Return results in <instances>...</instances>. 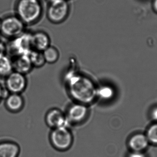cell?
Instances as JSON below:
<instances>
[{
    "label": "cell",
    "mask_w": 157,
    "mask_h": 157,
    "mask_svg": "<svg viewBox=\"0 0 157 157\" xmlns=\"http://www.w3.org/2000/svg\"><path fill=\"white\" fill-rule=\"evenodd\" d=\"M26 85L25 75L15 71L7 76L6 81V88L12 94L21 93L25 90Z\"/></svg>",
    "instance_id": "7"
},
{
    "label": "cell",
    "mask_w": 157,
    "mask_h": 157,
    "mask_svg": "<svg viewBox=\"0 0 157 157\" xmlns=\"http://www.w3.org/2000/svg\"><path fill=\"white\" fill-rule=\"evenodd\" d=\"M88 112V108L86 105L77 102L69 108L66 118L70 122L80 123L87 117Z\"/></svg>",
    "instance_id": "8"
},
{
    "label": "cell",
    "mask_w": 157,
    "mask_h": 157,
    "mask_svg": "<svg viewBox=\"0 0 157 157\" xmlns=\"http://www.w3.org/2000/svg\"><path fill=\"white\" fill-rule=\"evenodd\" d=\"M50 39L48 34L38 31L31 35V44L33 49L43 52L49 47Z\"/></svg>",
    "instance_id": "11"
},
{
    "label": "cell",
    "mask_w": 157,
    "mask_h": 157,
    "mask_svg": "<svg viewBox=\"0 0 157 157\" xmlns=\"http://www.w3.org/2000/svg\"><path fill=\"white\" fill-rule=\"evenodd\" d=\"M43 53L46 62L53 64L57 62L59 58V52L55 47L50 46Z\"/></svg>",
    "instance_id": "17"
},
{
    "label": "cell",
    "mask_w": 157,
    "mask_h": 157,
    "mask_svg": "<svg viewBox=\"0 0 157 157\" xmlns=\"http://www.w3.org/2000/svg\"><path fill=\"white\" fill-rule=\"evenodd\" d=\"M114 91L112 88L109 86H102L97 89V96L103 99H110L113 96Z\"/></svg>",
    "instance_id": "19"
},
{
    "label": "cell",
    "mask_w": 157,
    "mask_h": 157,
    "mask_svg": "<svg viewBox=\"0 0 157 157\" xmlns=\"http://www.w3.org/2000/svg\"><path fill=\"white\" fill-rule=\"evenodd\" d=\"M145 135L149 143L157 146V123L149 127Z\"/></svg>",
    "instance_id": "18"
},
{
    "label": "cell",
    "mask_w": 157,
    "mask_h": 157,
    "mask_svg": "<svg viewBox=\"0 0 157 157\" xmlns=\"http://www.w3.org/2000/svg\"><path fill=\"white\" fill-rule=\"evenodd\" d=\"M50 139L52 146L60 151L70 149L73 143L72 134L66 126L52 129Z\"/></svg>",
    "instance_id": "3"
},
{
    "label": "cell",
    "mask_w": 157,
    "mask_h": 157,
    "mask_svg": "<svg viewBox=\"0 0 157 157\" xmlns=\"http://www.w3.org/2000/svg\"><path fill=\"white\" fill-rule=\"evenodd\" d=\"M29 56L32 65L34 67H41L46 63L42 52L32 49L29 54Z\"/></svg>",
    "instance_id": "16"
},
{
    "label": "cell",
    "mask_w": 157,
    "mask_h": 157,
    "mask_svg": "<svg viewBox=\"0 0 157 157\" xmlns=\"http://www.w3.org/2000/svg\"><path fill=\"white\" fill-rule=\"evenodd\" d=\"M6 91L0 85V100L4 96H5Z\"/></svg>",
    "instance_id": "23"
},
{
    "label": "cell",
    "mask_w": 157,
    "mask_h": 157,
    "mask_svg": "<svg viewBox=\"0 0 157 157\" xmlns=\"http://www.w3.org/2000/svg\"><path fill=\"white\" fill-rule=\"evenodd\" d=\"M1 22H2V20H1V19H0V29H1Z\"/></svg>",
    "instance_id": "25"
},
{
    "label": "cell",
    "mask_w": 157,
    "mask_h": 157,
    "mask_svg": "<svg viewBox=\"0 0 157 157\" xmlns=\"http://www.w3.org/2000/svg\"><path fill=\"white\" fill-rule=\"evenodd\" d=\"M25 24L18 17L10 16L2 20L0 31L5 37L14 38L24 33Z\"/></svg>",
    "instance_id": "5"
},
{
    "label": "cell",
    "mask_w": 157,
    "mask_h": 157,
    "mask_svg": "<svg viewBox=\"0 0 157 157\" xmlns=\"http://www.w3.org/2000/svg\"><path fill=\"white\" fill-rule=\"evenodd\" d=\"M19 151V147L14 143L5 142L0 143V157H17Z\"/></svg>",
    "instance_id": "13"
},
{
    "label": "cell",
    "mask_w": 157,
    "mask_h": 157,
    "mask_svg": "<svg viewBox=\"0 0 157 157\" xmlns=\"http://www.w3.org/2000/svg\"><path fill=\"white\" fill-rule=\"evenodd\" d=\"M31 35L24 32L18 37L13 38L9 43L7 49L13 56L29 55L33 49L31 44Z\"/></svg>",
    "instance_id": "4"
},
{
    "label": "cell",
    "mask_w": 157,
    "mask_h": 157,
    "mask_svg": "<svg viewBox=\"0 0 157 157\" xmlns=\"http://www.w3.org/2000/svg\"><path fill=\"white\" fill-rule=\"evenodd\" d=\"M67 77L69 92L74 99L86 105L94 100L97 88L90 79L75 72H69Z\"/></svg>",
    "instance_id": "1"
},
{
    "label": "cell",
    "mask_w": 157,
    "mask_h": 157,
    "mask_svg": "<svg viewBox=\"0 0 157 157\" xmlns=\"http://www.w3.org/2000/svg\"><path fill=\"white\" fill-rule=\"evenodd\" d=\"M6 51H7V46L3 41L0 40V55L5 54Z\"/></svg>",
    "instance_id": "20"
},
{
    "label": "cell",
    "mask_w": 157,
    "mask_h": 157,
    "mask_svg": "<svg viewBox=\"0 0 157 157\" xmlns=\"http://www.w3.org/2000/svg\"><path fill=\"white\" fill-rule=\"evenodd\" d=\"M127 157H146L143 152H132Z\"/></svg>",
    "instance_id": "21"
},
{
    "label": "cell",
    "mask_w": 157,
    "mask_h": 157,
    "mask_svg": "<svg viewBox=\"0 0 157 157\" xmlns=\"http://www.w3.org/2000/svg\"><path fill=\"white\" fill-rule=\"evenodd\" d=\"M12 59L13 70L15 72L25 75L30 72L33 65L29 55H21L14 56Z\"/></svg>",
    "instance_id": "10"
},
{
    "label": "cell",
    "mask_w": 157,
    "mask_h": 157,
    "mask_svg": "<svg viewBox=\"0 0 157 157\" xmlns=\"http://www.w3.org/2000/svg\"><path fill=\"white\" fill-rule=\"evenodd\" d=\"M47 125L52 129L66 126L67 119L64 113L59 109L50 110L45 118Z\"/></svg>",
    "instance_id": "9"
},
{
    "label": "cell",
    "mask_w": 157,
    "mask_h": 157,
    "mask_svg": "<svg viewBox=\"0 0 157 157\" xmlns=\"http://www.w3.org/2000/svg\"><path fill=\"white\" fill-rule=\"evenodd\" d=\"M69 10V4L66 0H50L48 18L53 23H60L67 17Z\"/></svg>",
    "instance_id": "6"
},
{
    "label": "cell",
    "mask_w": 157,
    "mask_h": 157,
    "mask_svg": "<svg viewBox=\"0 0 157 157\" xmlns=\"http://www.w3.org/2000/svg\"><path fill=\"white\" fill-rule=\"evenodd\" d=\"M17 17L25 24L36 21L41 14L40 0H19L17 5Z\"/></svg>",
    "instance_id": "2"
},
{
    "label": "cell",
    "mask_w": 157,
    "mask_h": 157,
    "mask_svg": "<svg viewBox=\"0 0 157 157\" xmlns=\"http://www.w3.org/2000/svg\"><path fill=\"white\" fill-rule=\"evenodd\" d=\"M153 9L157 13V0H154L153 2Z\"/></svg>",
    "instance_id": "24"
},
{
    "label": "cell",
    "mask_w": 157,
    "mask_h": 157,
    "mask_svg": "<svg viewBox=\"0 0 157 157\" xmlns=\"http://www.w3.org/2000/svg\"><path fill=\"white\" fill-rule=\"evenodd\" d=\"M6 103L8 109L17 112L22 108L24 105V100L19 94H12L7 96Z\"/></svg>",
    "instance_id": "14"
},
{
    "label": "cell",
    "mask_w": 157,
    "mask_h": 157,
    "mask_svg": "<svg viewBox=\"0 0 157 157\" xmlns=\"http://www.w3.org/2000/svg\"><path fill=\"white\" fill-rule=\"evenodd\" d=\"M149 143L145 135L137 134L132 136L128 142V146L132 152H143Z\"/></svg>",
    "instance_id": "12"
},
{
    "label": "cell",
    "mask_w": 157,
    "mask_h": 157,
    "mask_svg": "<svg viewBox=\"0 0 157 157\" xmlns=\"http://www.w3.org/2000/svg\"><path fill=\"white\" fill-rule=\"evenodd\" d=\"M152 117L154 120L157 121V108H156L152 112Z\"/></svg>",
    "instance_id": "22"
},
{
    "label": "cell",
    "mask_w": 157,
    "mask_h": 157,
    "mask_svg": "<svg viewBox=\"0 0 157 157\" xmlns=\"http://www.w3.org/2000/svg\"><path fill=\"white\" fill-rule=\"evenodd\" d=\"M13 70L12 59L6 54L0 55V76L7 77Z\"/></svg>",
    "instance_id": "15"
}]
</instances>
